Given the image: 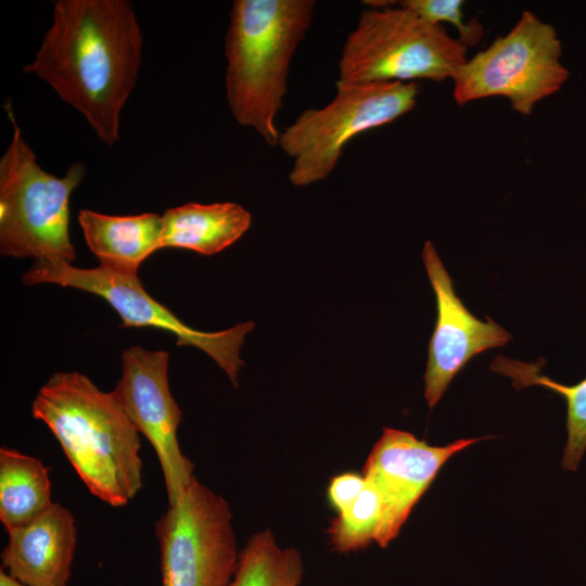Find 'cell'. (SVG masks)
I'll return each instance as SVG.
<instances>
[{"label":"cell","mask_w":586,"mask_h":586,"mask_svg":"<svg viewBox=\"0 0 586 586\" xmlns=\"http://www.w3.org/2000/svg\"><path fill=\"white\" fill-rule=\"evenodd\" d=\"M303 575L298 550L280 547L272 532L263 530L239 553L238 568L227 586H300Z\"/></svg>","instance_id":"ac0fdd59"},{"label":"cell","mask_w":586,"mask_h":586,"mask_svg":"<svg viewBox=\"0 0 586 586\" xmlns=\"http://www.w3.org/2000/svg\"><path fill=\"white\" fill-rule=\"evenodd\" d=\"M162 586H227L239 553L227 500L195 476L155 523Z\"/></svg>","instance_id":"ba28073f"},{"label":"cell","mask_w":586,"mask_h":586,"mask_svg":"<svg viewBox=\"0 0 586 586\" xmlns=\"http://www.w3.org/2000/svg\"><path fill=\"white\" fill-rule=\"evenodd\" d=\"M12 138L0 158V252L35 262L72 264L69 199L86 176L81 163L63 177L43 170L16 122L11 101L4 104Z\"/></svg>","instance_id":"277c9868"},{"label":"cell","mask_w":586,"mask_h":586,"mask_svg":"<svg viewBox=\"0 0 586 586\" xmlns=\"http://www.w3.org/2000/svg\"><path fill=\"white\" fill-rule=\"evenodd\" d=\"M314 0H234L225 38L226 97L235 122L278 145L276 118L292 58L311 24Z\"/></svg>","instance_id":"3957f363"},{"label":"cell","mask_w":586,"mask_h":586,"mask_svg":"<svg viewBox=\"0 0 586 586\" xmlns=\"http://www.w3.org/2000/svg\"><path fill=\"white\" fill-rule=\"evenodd\" d=\"M384 518V501L380 491L366 480V486L356 501L337 513L328 533L337 552H351L375 542Z\"/></svg>","instance_id":"d6986e66"},{"label":"cell","mask_w":586,"mask_h":586,"mask_svg":"<svg viewBox=\"0 0 586 586\" xmlns=\"http://www.w3.org/2000/svg\"><path fill=\"white\" fill-rule=\"evenodd\" d=\"M0 586H27L12 577L3 569L0 570Z\"/></svg>","instance_id":"7402d4cb"},{"label":"cell","mask_w":586,"mask_h":586,"mask_svg":"<svg viewBox=\"0 0 586 586\" xmlns=\"http://www.w3.org/2000/svg\"><path fill=\"white\" fill-rule=\"evenodd\" d=\"M31 415L50 429L92 495L122 507L141 489L139 432L112 392L80 372H56L39 388Z\"/></svg>","instance_id":"7a4b0ae2"},{"label":"cell","mask_w":586,"mask_h":586,"mask_svg":"<svg viewBox=\"0 0 586 586\" xmlns=\"http://www.w3.org/2000/svg\"><path fill=\"white\" fill-rule=\"evenodd\" d=\"M491 368L509 377L515 388L531 385L544 386L566 402L568 441L562 457V467L575 471L586 453V378L573 385L561 384L540 373L537 364L523 362L498 356Z\"/></svg>","instance_id":"e0dca14e"},{"label":"cell","mask_w":586,"mask_h":586,"mask_svg":"<svg viewBox=\"0 0 586 586\" xmlns=\"http://www.w3.org/2000/svg\"><path fill=\"white\" fill-rule=\"evenodd\" d=\"M365 5L369 7V9H385L390 7L396 5L395 1H388V0H368L362 2Z\"/></svg>","instance_id":"603a6c76"},{"label":"cell","mask_w":586,"mask_h":586,"mask_svg":"<svg viewBox=\"0 0 586 586\" xmlns=\"http://www.w3.org/2000/svg\"><path fill=\"white\" fill-rule=\"evenodd\" d=\"M7 533L1 569L27 586H67L77 542L67 508L53 502L30 523Z\"/></svg>","instance_id":"4fadbf2b"},{"label":"cell","mask_w":586,"mask_h":586,"mask_svg":"<svg viewBox=\"0 0 586 586\" xmlns=\"http://www.w3.org/2000/svg\"><path fill=\"white\" fill-rule=\"evenodd\" d=\"M251 222V214L233 202L186 203L162 215L160 249L214 255L237 242Z\"/></svg>","instance_id":"9a60e30c"},{"label":"cell","mask_w":586,"mask_h":586,"mask_svg":"<svg viewBox=\"0 0 586 586\" xmlns=\"http://www.w3.org/2000/svg\"><path fill=\"white\" fill-rule=\"evenodd\" d=\"M422 258L437 310L424 373V397L433 408L472 357L506 345L512 335L491 318L482 321L469 311L431 241L425 242Z\"/></svg>","instance_id":"7c38bea8"},{"label":"cell","mask_w":586,"mask_h":586,"mask_svg":"<svg viewBox=\"0 0 586 586\" xmlns=\"http://www.w3.org/2000/svg\"><path fill=\"white\" fill-rule=\"evenodd\" d=\"M365 486L364 475L354 472L339 474L330 481L328 499L337 513H341L356 501Z\"/></svg>","instance_id":"44dd1931"},{"label":"cell","mask_w":586,"mask_h":586,"mask_svg":"<svg viewBox=\"0 0 586 586\" xmlns=\"http://www.w3.org/2000/svg\"><path fill=\"white\" fill-rule=\"evenodd\" d=\"M462 0H404L399 4L417 13L432 24H451L458 31V41L466 48L479 44L484 36V27L473 18L466 23Z\"/></svg>","instance_id":"ffe728a7"},{"label":"cell","mask_w":586,"mask_h":586,"mask_svg":"<svg viewBox=\"0 0 586 586\" xmlns=\"http://www.w3.org/2000/svg\"><path fill=\"white\" fill-rule=\"evenodd\" d=\"M561 55L556 28L523 11L506 35L456 69L451 77L454 100L464 105L502 97L514 112L530 116L537 103L557 93L569 79Z\"/></svg>","instance_id":"52a82bcc"},{"label":"cell","mask_w":586,"mask_h":586,"mask_svg":"<svg viewBox=\"0 0 586 586\" xmlns=\"http://www.w3.org/2000/svg\"><path fill=\"white\" fill-rule=\"evenodd\" d=\"M335 87L332 101L306 109L280 132L278 145L292 160L289 180L294 187L327 179L352 139L412 111L420 91L417 82L403 81L337 80Z\"/></svg>","instance_id":"8992f818"},{"label":"cell","mask_w":586,"mask_h":586,"mask_svg":"<svg viewBox=\"0 0 586 586\" xmlns=\"http://www.w3.org/2000/svg\"><path fill=\"white\" fill-rule=\"evenodd\" d=\"M484 438L457 440L445 446H432L407 431L384 428L362 471L365 479L380 491L384 501L383 523L375 543L385 548L398 535L444 463Z\"/></svg>","instance_id":"8fae6325"},{"label":"cell","mask_w":586,"mask_h":586,"mask_svg":"<svg viewBox=\"0 0 586 586\" xmlns=\"http://www.w3.org/2000/svg\"><path fill=\"white\" fill-rule=\"evenodd\" d=\"M53 505L49 468L16 449L0 448V521L7 532L22 527Z\"/></svg>","instance_id":"2e32d148"},{"label":"cell","mask_w":586,"mask_h":586,"mask_svg":"<svg viewBox=\"0 0 586 586\" xmlns=\"http://www.w3.org/2000/svg\"><path fill=\"white\" fill-rule=\"evenodd\" d=\"M122 364L112 393L155 450L171 505L193 480L194 464L182 454L177 437L182 412L169 387V354L135 345L123 353Z\"/></svg>","instance_id":"30bf717a"},{"label":"cell","mask_w":586,"mask_h":586,"mask_svg":"<svg viewBox=\"0 0 586 586\" xmlns=\"http://www.w3.org/2000/svg\"><path fill=\"white\" fill-rule=\"evenodd\" d=\"M78 222L100 266L137 276L140 265L160 249L162 215H106L80 209Z\"/></svg>","instance_id":"5bb4252c"},{"label":"cell","mask_w":586,"mask_h":586,"mask_svg":"<svg viewBox=\"0 0 586 586\" xmlns=\"http://www.w3.org/2000/svg\"><path fill=\"white\" fill-rule=\"evenodd\" d=\"M25 285L59 284L95 294L119 315L123 328H155L174 334L178 346H194L211 356L234 386L244 361L240 349L252 321L232 328L206 332L183 323L170 309L154 300L137 276L120 273L102 266L77 268L72 264L34 262L22 276Z\"/></svg>","instance_id":"9c48e42d"},{"label":"cell","mask_w":586,"mask_h":586,"mask_svg":"<svg viewBox=\"0 0 586 586\" xmlns=\"http://www.w3.org/2000/svg\"><path fill=\"white\" fill-rule=\"evenodd\" d=\"M467 50L443 25L397 4L367 9L347 36L339 60L346 84L442 82L468 59Z\"/></svg>","instance_id":"5b68a950"},{"label":"cell","mask_w":586,"mask_h":586,"mask_svg":"<svg viewBox=\"0 0 586 586\" xmlns=\"http://www.w3.org/2000/svg\"><path fill=\"white\" fill-rule=\"evenodd\" d=\"M143 36L128 0H58L33 62L36 75L76 109L106 145L119 140L120 113L132 93Z\"/></svg>","instance_id":"6da1fadb"}]
</instances>
